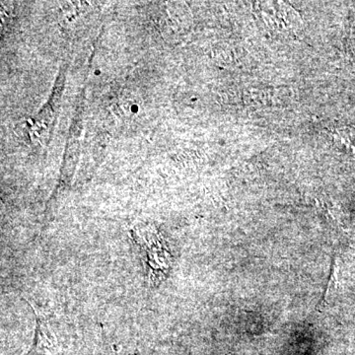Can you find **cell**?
<instances>
[{
  "label": "cell",
  "instance_id": "obj_1",
  "mask_svg": "<svg viewBox=\"0 0 355 355\" xmlns=\"http://www.w3.org/2000/svg\"><path fill=\"white\" fill-rule=\"evenodd\" d=\"M132 236L139 250L147 280L151 286H158L167 277L172 263L171 253L162 236L150 225L133 229Z\"/></svg>",
  "mask_w": 355,
  "mask_h": 355
},
{
  "label": "cell",
  "instance_id": "obj_2",
  "mask_svg": "<svg viewBox=\"0 0 355 355\" xmlns=\"http://www.w3.org/2000/svg\"><path fill=\"white\" fill-rule=\"evenodd\" d=\"M26 303L30 305L35 315L36 321V330H35L34 342L31 349L26 355H55V336L51 326V321L43 311L39 309L29 300Z\"/></svg>",
  "mask_w": 355,
  "mask_h": 355
},
{
  "label": "cell",
  "instance_id": "obj_3",
  "mask_svg": "<svg viewBox=\"0 0 355 355\" xmlns=\"http://www.w3.org/2000/svg\"><path fill=\"white\" fill-rule=\"evenodd\" d=\"M338 261L336 260L335 265H334L333 272H331L330 282L328 284V288H327L326 294H324V301L322 305L324 304L333 291H335L336 286H338Z\"/></svg>",
  "mask_w": 355,
  "mask_h": 355
}]
</instances>
